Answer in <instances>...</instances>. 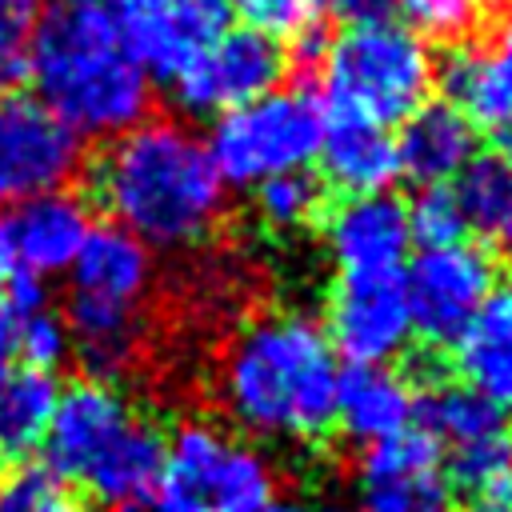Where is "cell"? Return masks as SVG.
I'll return each instance as SVG.
<instances>
[{
	"mask_svg": "<svg viewBox=\"0 0 512 512\" xmlns=\"http://www.w3.org/2000/svg\"><path fill=\"white\" fill-rule=\"evenodd\" d=\"M32 100L76 140H116L148 120L152 80L124 44L116 0H48L24 44Z\"/></svg>",
	"mask_w": 512,
	"mask_h": 512,
	"instance_id": "cell-1",
	"label": "cell"
},
{
	"mask_svg": "<svg viewBox=\"0 0 512 512\" xmlns=\"http://www.w3.org/2000/svg\"><path fill=\"white\" fill-rule=\"evenodd\" d=\"M88 180L112 224L144 248H192L224 212V184L204 140L176 120H140L108 140Z\"/></svg>",
	"mask_w": 512,
	"mask_h": 512,
	"instance_id": "cell-2",
	"label": "cell"
},
{
	"mask_svg": "<svg viewBox=\"0 0 512 512\" xmlns=\"http://www.w3.org/2000/svg\"><path fill=\"white\" fill-rule=\"evenodd\" d=\"M336 360L328 336L304 316L248 324L224 356V404L256 436L320 440L336 424Z\"/></svg>",
	"mask_w": 512,
	"mask_h": 512,
	"instance_id": "cell-3",
	"label": "cell"
},
{
	"mask_svg": "<svg viewBox=\"0 0 512 512\" xmlns=\"http://www.w3.org/2000/svg\"><path fill=\"white\" fill-rule=\"evenodd\" d=\"M152 284V252L116 224H92L72 268L64 324L88 380L116 384L140 352V304Z\"/></svg>",
	"mask_w": 512,
	"mask_h": 512,
	"instance_id": "cell-4",
	"label": "cell"
},
{
	"mask_svg": "<svg viewBox=\"0 0 512 512\" xmlns=\"http://www.w3.org/2000/svg\"><path fill=\"white\" fill-rule=\"evenodd\" d=\"M328 108L368 120L376 128L404 124L428 104L436 84V60L428 40H420L400 20H360L348 24L324 52Z\"/></svg>",
	"mask_w": 512,
	"mask_h": 512,
	"instance_id": "cell-5",
	"label": "cell"
},
{
	"mask_svg": "<svg viewBox=\"0 0 512 512\" xmlns=\"http://www.w3.org/2000/svg\"><path fill=\"white\" fill-rule=\"evenodd\" d=\"M324 136L320 104L300 88H272L240 108L212 116L204 152L232 188H256L268 176L304 172L316 160Z\"/></svg>",
	"mask_w": 512,
	"mask_h": 512,
	"instance_id": "cell-6",
	"label": "cell"
},
{
	"mask_svg": "<svg viewBox=\"0 0 512 512\" xmlns=\"http://www.w3.org/2000/svg\"><path fill=\"white\" fill-rule=\"evenodd\" d=\"M272 488V464L216 424L184 420L168 436L156 496L176 512H264Z\"/></svg>",
	"mask_w": 512,
	"mask_h": 512,
	"instance_id": "cell-7",
	"label": "cell"
},
{
	"mask_svg": "<svg viewBox=\"0 0 512 512\" xmlns=\"http://www.w3.org/2000/svg\"><path fill=\"white\" fill-rule=\"evenodd\" d=\"M496 288V264L488 252L468 244L420 248L412 268L404 272L412 332L428 348H448L472 324V316L488 304Z\"/></svg>",
	"mask_w": 512,
	"mask_h": 512,
	"instance_id": "cell-8",
	"label": "cell"
},
{
	"mask_svg": "<svg viewBox=\"0 0 512 512\" xmlns=\"http://www.w3.org/2000/svg\"><path fill=\"white\" fill-rule=\"evenodd\" d=\"M288 72V52L280 40L252 28H224L176 80L172 96L192 116H220L240 108L280 84Z\"/></svg>",
	"mask_w": 512,
	"mask_h": 512,
	"instance_id": "cell-9",
	"label": "cell"
},
{
	"mask_svg": "<svg viewBox=\"0 0 512 512\" xmlns=\"http://www.w3.org/2000/svg\"><path fill=\"white\" fill-rule=\"evenodd\" d=\"M80 168V140L32 96L0 92V208L60 192Z\"/></svg>",
	"mask_w": 512,
	"mask_h": 512,
	"instance_id": "cell-10",
	"label": "cell"
},
{
	"mask_svg": "<svg viewBox=\"0 0 512 512\" xmlns=\"http://www.w3.org/2000/svg\"><path fill=\"white\" fill-rule=\"evenodd\" d=\"M328 332L348 364H388L412 336L404 272H340L328 292Z\"/></svg>",
	"mask_w": 512,
	"mask_h": 512,
	"instance_id": "cell-11",
	"label": "cell"
},
{
	"mask_svg": "<svg viewBox=\"0 0 512 512\" xmlns=\"http://www.w3.org/2000/svg\"><path fill=\"white\" fill-rule=\"evenodd\" d=\"M116 20L136 64L160 80H176L224 28V0H116Z\"/></svg>",
	"mask_w": 512,
	"mask_h": 512,
	"instance_id": "cell-12",
	"label": "cell"
},
{
	"mask_svg": "<svg viewBox=\"0 0 512 512\" xmlns=\"http://www.w3.org/2000/svg\"><path fill=\"white\" fill-rule=\"evenodd\" d=\"M136 416L132 400L104 380H76L68 388H60L48 432H44V452H48V468L76 484L84 476V468L128 428V420Z\"/></svg>",
	"mask_w": 512,
	"mask_h": 512,
	"instance_id": "cell-13",
	"label": "cell"
},
{
	"mask_svg": "<svg viewBox=\"0 0 512 512\" xmlns=\"http://www.w3.org/2000/svg\"><path fill=\"white\" fill-rule=\"evenodd\" d=\"M324 240L344 272H384L400 268L408 256V212L404 200L392 192L372 196H348L336 208H324L320 216Z\"/></svg>",
	"mask_w": 512,
	"mask_h": 512,
	"instance_id": "cell-14",
	"label": "cell"
},
{
	"mask_svg": "<svg viewBox=\"0 0 512 512\" xmlns=\"http://www.w3.org/2000/svg\"><path fill=\"white\" fill-rule=\"evenodd\" d=\"M4 232L12 248V264L44 280L72 268L84 236L92 232V212L80 196L60 188L16 204L12 216H4Z\"/></svg>",
	"mask_w": 512,
	"mask_h": 512,
	"instance_id": "cell-15",
	"label": "cell"
},
{
	"mask_svg": "<svg viewBox=\"0 0 512 512\" xmlns=\"http://www.w3.org/2000/svg\"><path fill=\"white\" fill-rule=\"evenodd\" d=\"M412 416H416L412 384L388 372L384 364H348L336 376V424L352 440L380 444L412 428Z\"/></svg>",
	"mask_w": 512,
	"mask_h": 512,
	"instance_id": "cell-16",
	"label": "cell"
},
{
	"mask_svg": "<svg viewBox=\"0 0 512 512\" xmlns=\"http://www.w3.org/2000/svg\"><path fill=\"white\" fill-rule=\"evenodd\" d=\"M316 156L324 164V176L348 196L388 192V184L400 176L396 140L388 136V128H376L344 112L324 116V136Z\"/></svg>",
	"mask_w": 512,
	"mask_h": 512,
	"instance_id": "cell-17",
	"label": "cell"
},
{
	"mask_svg": "<svg viewBox=\"0 0 512 512\" xmlns=\"http://www.w3.org/2000/svg\"><path fill=\"white\" fill-rule=\"evenodd\" d=\"M476 156V128L452 108V104H424L416 108L396 140L400 176L436 188L464 172V164Z\"/></svg>",
	"mask_w": 512,
	"mask_h": 512,
	"instance_id": "cell-18",
	"label": "cell"
},
{
	"mask_svg": "<svg viewBox=\"0 0 512 512\" xmlns=\"http://www.w3.org/2000/svg\"><path fill=\"white\" fill-rule=\"evenodd\" d=\"M164 448H168V436L152 420L132 416L128 428L84 468V476L76 484L88 488L100 504H112V508L132 504V500H144L160 484Z\"/></svg>",
	"mask_w": 512,
	"mask_h": 512,
	"instance_id": "cell-19",
	"label": "cell"
},
{
	"mask_svg": "<svg viewBox=\"0 0 512 512\" xmlns=\"http://www.w3.org/2000/svg\"><path fill=\"white\" fill-rule=\"evenodd\" d=\"M436 84L468 124L492 132L512 116V64L496 48H452L436 64Z\"/></svg>",
	"mask_w": 512,
	"mask_h": 512,
	"instance_id": "cell-20",
	"label": "cell"
},
{
	"mask_svg": "<svg viewBox=\"0 0 512 512\" xmlns=\"http://www.w3.org/2000/svg\"><path fill=\"white\" fill-rule=\"evenodd\" d=\"M456 368L464 384L512 412V292H492L488 304L456 340Z\"/></svg>",
	"mask_w": 512,
	"mask_h": 512,
	"instance_id": "cell-21",
	"label": "cell"
},
{
	"mask_svg": "<svg viewBox=\"0 0 512 512\" xmlns=\"http://www.w3.org/2000/svg\"><path fill=\"white\" fill-rule=\"evenodd\" d=\"M468 232H476L492 252L512 260V164L496 152H480L464 164L452 188Z\"/></svg>",
	"mask_w": 512,
	"mask_h": 512,
	"instance_id": "cell-22",
	"label": "cell"
},
{
	"mask_svg": "<svg viewBox=\"0 0 512 512\" xmlns=\"http://www.w3.org/2000/svg\"><path fill=\"white\" fill-rule=\"evenodd\" d=\"M416 428H424L436 444L464 448V444L488 440V436H496V432H504L512 424H508V412H500L476 388L432 380L416 396Z\"/></svg>",
	"mask_w": 512,
	"mask_h": 512,
	"instance_id": "cell-23",
	"label": "cell"
},
{
	"mask_svg": "<svg viewBox=\"0 0 512 512\" xmlns=\"http://www.w3.org/2000/svg\"><path fill=\"white\" fill-rule=\"evenodd\" d=\"M60 384L52 372L16 368L0 384V460H24L44 444Z\"/></svg>",
	"mask_w": 512,
	"mask_h": 512,
	"instance_id": "cell-24",
	"label": "cell"
},
{
	"mask_svg": "<svg viewBox=\"0 0 512 512\" xmlns=\"http://www.w3.org/2000/svg\"><path fill=\"white\" fill-rule=\"evenodd\" d=\"M256 216L260 224L276 228V232H296L308 224H320L324 216V184L308 172H284V176H268L256 184L252 192Z\"/></svg>",
	"mask_w": 512,
	"mask_h": 512,
	"instance_id": "cell-25",
	"label": "cell"
},
{
	"mask_svg": "<svg viewBox=\"0 0 512 512\" xmlns=\"http://www.w3.org/2000/svg\"><path fill=\"white\" fill-rule=\"evenodd\" d=\"M0 512H76L72 484L48 464L20 460L0 472Z\"/></svg>",
	"mask_w": 512,
	"mask_h": 512,
	"instance_id": "cell-26",
	"label": "cell"
},
{
	"mask_svg": "<svg viewBox=\"0 0 512 512\" xmlns=\"http://www.w3.org/2000/svg\"><path fill=\"white\" fill-rule=\"evenodd\" d=\"M8 320H12V356H20L24 368L52 372L72 356V332H68L64 316L52 312L48 304L28 308Z\"/></svg>",
	"mask_w": 512,
	"mask_h": 512,
	"instance_id": "cell-27",
	"label": "cell"
},
{
	"mask_svg": "<svg viewBox=\"0 0 512 512\" xmlns=\"http://www.w3.org/2000/svg\"><path fill=\"white\" fill-rule=\"evenodd\" d=\"M364 512H452V488L440 468L364 484Z\"/></svg>",
	"mask_w": 512,
	"mask_h": 512,
	"instance_id": "cell-28",
	"label": "cell"
},
{
	"mask_svg": "<svg viewBox=\"0 0 512 512\" xmlns=\"http://www.w3.org/2000/svg\"><path fill=\"white\" fill-rule=\"evenodd\" d=\"M428 468H440V444L424 428H404L380 444H368V452L360 460L364 484L396 480V476H412V472H428Z\"/></svg>",
	"mask_w": 512,
	"mask_h": 512,
	"instance_id": "cell-29",
	"label": "cell"
},
{
	"mask_svg": "<svg viewBox=\"0 0 512 512\" xmlns=\"http://www.w3.org/2000/svg\"><path fill=\"white\" fill-rule=\"evenodd\" d=\"M408 212V236L420 244V248H448V244H464V216H460V204L452 196V188L436 184V188H424L412 204H404Z\"/></svg>",
	"mask_w": 512,
	"mask_h": 512,
	"instance_id": "cell-30",
	"label": "cell"
},
{
	"mask_svg": "<svg viewBox=\"0 0 512 512\" xmlns=\"http://www.w3.org/2000/svg\"><path fill=\"white\" fill-rule=\"evenodd\" d=\"M408 16V28L420 40H464L480 24L476 0H388Z\"/></svg>",
	"mask_w": 512,
	"mask_h": 512,
	"instance_id": "cell-31",
	"label": "cell"
},
{
	"mask_svg": "<svg viewBox=\"0 0 512 512\" xmlns=\"http://www.w3.org/2000/svg\"><path fill=\"white\" fill-rule=\"evenodd\" d=\"M500 472H512V428L488 436V440H476V444H464V448H452L448 452V488L456 492H468Z\"/></svg>",
	"mask_w": 512,
	"mask_h": 512,
	"instance_id": "cell-32",
	"label": "cell"
},
{
	"mask_svg": "<svg viewBox=\"0 0 512 512\" xmlns=\"http://www.w3.org/2000/svg\"><path fill=\"white\" fill-rule=\"evenodd\" d=\"M228 12H240L252 32L264 36H300L316 24L324 0H224Z\"/></svg>",
	"mask_w": 512,
	"mask_h": 512,
	"instance_id": "cell-33",
	"label": "cell"
},
{
	"mask_svg": "<svg viewBox=\"0 0 512 512\" xmlns=\"http://www.w3.org/2000/svg\"><path fill=\"white\" fill-rule=\"evenodd\" d=\"M48 0H0V56L24 60V44L40 24Z\"/></svg>",
	"mask_w": 512,
	"mask_h": 512,
	"instance_id": "cell-34",
	"label": "cell"
},
{
	"mask_svg": "<svg viewBox=\"0 0 512 512\" xmlns=\"http://www.w3.org/2000/svg\"><path fill=\"white\" fill-rule=\"evenodd\" d=\"M464 512H512V472H500L468 492H460Z\"/></svg>",
	"mask_w": 512,
	"mask_h": 512,
	"instance_id": "cell-35",
	"label": "cell"
},
{
	"mask_svg": "<svg viewBox=\"0 0 512 512\" xmlns=\"http://www.w3.org/2000/svg\"><path fill=\"white\" fill-rule=\"evenodd\" d=\"M324 8L340 12L348 24H360V20H380L388 0H324Z\"/></svg>",
	"mask_w": 512,
	"mask_h": 512,
	"instance_id": "cell-36",
	"label": "cell"
},
{
	"mask_svg": "<svg viewBox=\"0 0 512 512\" xmlns=\"http://www.w3.org/2000/svg\"><path fill=\"white\" fill-rule=\"evenodd\" d=\"M12 320H8V312L0 308V384H4V376L12 372Z\"/></svg>",
	"mask_w": 512,
	"mask_h": 512,
	"instance_id": "cell-37",
	"label": "cell"
},
{
	"mask_svg": "<svg viewBox=\"0 0 512 512\" xmlns=\"http://www.w3.org/2000/svg\"><path fill=\"white\" fill-rule=\"evenodd\" d=\"M492 144H496V156H504L512 164V116L492 128Z\"/></svg>",
	"mask_w": 512,
	"mask_h": 512,
	"instance_id": "cell-38",
	"label": "cell"
},
{
	"mask_svg": "<svg viewBox=\"0 0 512 512\" xmlns=\"http://www.w3.org/2000/svg\"><path fill=\"white\" fill-rule=\"evenodd\" d=\"M116 512H176L168 500H160L156 492L152 496H144V500H132V504H120Z\"/></svg>",
	"mask_w": 512,
	"mask_h": 512,
	"instance_id": "cell-39",
	"label": "cell"
},
{
	"mask_svg": "<svg viewBox=\"0 0 512 512\" xmlns=\"http://www.w3.org/2000/svg\"><path fill=\"white\" fill-rule=\"evenodd\" d=\"M12 272H16V264H12V248H8V232H4V216H0V296H4V284Z\"/></svg>",
	"mask_w": 512,
	"mask_h": 512,
	"instance_id": "cell-40",
	"label": "cell"
},
{
	"mask_svg": "<svg viewBox=\"0 0 512 512\" xmlns=\"http://www.w3.org/2000/svg\"><path fill=\"white\" fill-rule=\"evenodd\" d=\"M508 64H512V16H504L500 20V28H496V44H492Z\"/></svg>",
	"mask_w": 512,
	"mask_h": 512,
	"instance_id": "cell-41",
	"label": "cell"
},
{
	"mask_svg": "<svg viewBox=\"0 0 512 512\" xmlns=\"http://www.w3.org/2000/svg\"><path fill=\"white\" fill-rule=\"evenodd\" d=\"M24 72V60H12V56H0V92H8V84Z\"/></svg>",
	"mask_w": 512,
	"mask_h": 512,
	"instance_id": "cell-42",
	"label": "cell"
},
{
	"mask_svg": "<svg viewBox=\"0 0 512 512\" xmlns=\"http://www.w3.org/2000/svg\"><path fill=\"white\" fill-rule=\"evenodd\" d=\"M264 512H308L304 504H296V500H272Z\"/></svg>",
	"mask_w": 512,
	"mask_h": 512,
	"instance_id": "cell-43",
	"label": "cell"
},
{
	"mask_svg": "<svg viewBox=\"0 0 512 512\" xmlns=\"http://www.w3.org/2000/svg\"><path fill=\"white\" fill-rule=\"evenodd\" d=\"M476 4H500V0H476Z\"/></svg>",
	"mask_w": 512,
	"mask_h": 512,
	"instance_id": "cell-44",
	"label": "cell"
},
{
	"mask_svg": "<svg viewBox=\"0 0 512 512\" xmlns=\"http://www.w3.org/2000/svg\"><path fill=\"white\" fill-rule=\"evenodd\" d=\"M320 512H340V508H320Z\"/></svg>",
	"mask_w": 512,
	"mask_h": 512,
	"instance_id": "cell-45",
	"label": "cell"
}]
</instances>
